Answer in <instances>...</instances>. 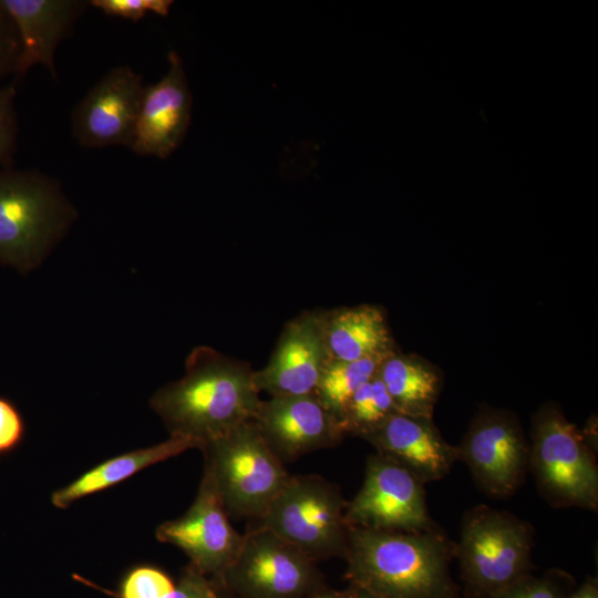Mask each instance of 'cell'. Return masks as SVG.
Wrapping results in <instances>:
<instances>
[{"label":"cell","mask_w":598,"mask_h":598,"mask_svg":"<svg viewBox=\"0 0 598 598\" xmlns=\"http://www.w3.org/2000/svg\"><path fill=\"white\" fill-rule=\"evenodd\" d=\"M27 423L18 405L0 395V457L16 452L24 442Z\"/></svg>","instance_id":"cell-26"},{"label":"cell","mask_w":598,"mask_h":598,"mask_svg":"<svg viewBox=\"0 0 598 598\" xmlns=\"http://www.w3.org/2000/svg\"><path fill=\"white\" fill-rule=\"evenodd\" d=\"M166 598H218V595L208 577L189 565Z\"/></svg>","instance_id":"cell-29"},{"label":"cell","mask_w":598,"mask_h":598,"mask_svg":"<svg viewBox=\"0 0 598 598\" xmlns=\"http://www.w3.org/2000/svg\"><path fill=\"white\" fill-rule=\"evenodd\" d=\"M388 355L327 362L313 394L336 422L352 395L378 373Z\"/></svg>","instance_id":"cell-21"},{"label":"cell","mask_w":598,"mask_h":598,"mask_svg":"<svg viewBox=\"0 0 598 598\" xmlns=\"http://www.w3.org/2000/svg\"><path fill=\"white\" fill-rule=\"evenodd\" d=\"M219 580L243 598H305L324 588L315 560L258 525Z\"/></svg>","instance_id":"cell-8"},{"label":"cell","mask_w":598,"mask_h":598,"mask_svg":"<svg viewBox=\"0 0 598 598\" xmlns=\"http://www.w3.org/2000/svg\"><path fill=\"white\" fill-rule=\"evenodd\" d=\"M456 448L477 487L493 498L512 496L529 471V441L508 410L482 409Z\"/></svg>","instance_id":"cell-9"},{"label":"cell","mask_w":598,"mask_h":598,"mask_svg":"<svg viewBox=\"0 0 598 598\" xmlns=\"http://www.w3.org/2000/svg\"><path fill=\"white\" fill-rule=\"evenodd\" d=\"M354 589L378 598H460L450 573L455 543L443 530L351 527L343 555Z\"/></svg>","instance_id":"cell-2"},{"label":"cell","mask_w":598,"mask_h":598,"mask_svg":"<svg viewBox=\"0 0 598 598\" xmlns=\"http://www.w3.org/2000/svg\"><path fill=\"white\" fill-rule=\"evenodd\" d=\"M251 421L282 463L332 447L343 439L336 420L313 393L261 400Z\"/></svg>","instance_id":"cell-13"},{"label":"cell","mask_w":598,"mask_h":598,"mask_svg":"<svg viewBox=\"0 0 598 598\" xmlns=\"http://www.w3.org/2000/svg\"><path fill=\"white\" fill-rule=\"evenodd\" d=\"M565 598H598L597 578H587L580 586L574 588Z\"/></svg>","instance_id":"cell-30"},{"label":"cell","mask_w":598,"mask_h":598,"mask_svg":"<svg viewBox=\"0 0 598 598\" xmlns=\"http://www.w3.org/2000/svg\"><path fill=\"white\" fill-rule=\"evenodd\" d=\"M228 516L212 482L203 474L189 508L182 516L158 525L155 536L158 542L179 548L190 566L206 577L220 579L244 538Z\"/></svg>","instance_id":"cell-11"},{"label":"cell","mask_w":598,"mask_h":598,"mask_svg":"<svg viewBox=\"0 0 598 598\" xmlns=\"http://www.w3.org/2000/svg\"><path fill=\"white\" fill-rule=\"evenodd\" d=\"M204 473L227 514L258 519L289 474L252 421L244 422L199 448Z\"/></svg>","instance_id":"cell-6"},{"label":"cell","mask_w":598,"mask_h":598,"mask_svg":"<svg viewBox=\"0 0 598 598\" xmlns=\"http://www.w3.org/2000/svg\"><path fill=\"white\" fill-rule=\"evenodd\" d=\"M305 598H358V596L357 590L350 586L346 590H330L323 588Z\"/></svg>","instance_id":"cell-31"},{"label":"cell","mask_w":598,"mask_h":598,"mask_svg":"<svg viewBox=\"0 0 598 598\" xmlns=\"http://www.w3.org/2000/svg\"><path fill=\"white\" fill-rule=\"evenodd\" d=\"M20 50L16 27L0 6V80L9 74H16Z\"/></svg>","instance_id":"cell-28"},{"label":"cell","mask_w":598,"mask_h":598,"mask_svg":"<svg viewBox=\"0 0 598 598\" xmlns=\"http://www.w3.org/2000/svg\"><path fill=\"white\" fill-rule=\"evenodd\" d=\"M346 506L340 489L326 478L290 475L256 520L315 561L343 557L349 532Z\"/></svg>","instance_id":"cell-7"},{"label":"cell","mask_w":598,"mask_h":598,"mask_svg":"<svg viewBox=\"0 0 598 598\" xmlns=\"http://www.w3.org/2000/svg\"><path fill=\"white\" fill-rule=\"evenodd\" d=\"M145 85L131 66L107 72L72 113V134L86 148L121 145L130 148Z\"/></svg>","instance_id":"cell-12"},{"label":"cell","mask_w":598,"mask_h":598,"mask_svg":"<svg viewBox=\"0 0 598 598\" xmlns=\"http://www.w3.org/2000/svg\"><path fill=\"white\" fill-rule=\"evenodd\" d=\"M76 210L53 178L0 169V264L21 274L38 267L63 238Z\"/></svg>","instance_id":"cell-3"},{"label":"cell","mask_w":598,"mask_h":598,"mask_svg":"<svg viewBox=\"0 0 598 598\" xmlns=\"http://www.w3.org/2000/svg\"><path fill=\"white\" fill-rule=\"evenodd\" d=\"M378 374L399 413L433 419L443 386L437 367L419 354L396 350L382 361Z\"/></svg>","instance_id":"cell-20"},{"label":"cell","mask_w":598,"mask_h":598,"mask_svg":"<svg viewBox=\"0 0 598 598\" xmlns=\"http://www.w3.org/2000/svg\"><path fill=\"white\" fill-rule=\"evenodd\" d=\"M529 471L555 507L598 508V465L587 435L547 402L532 417Z\"/></svg>","instance_id":"cell-5"},{"label":"cell","mask_w":598,"mask_h":598,"mask_svg":"<svg viewBox=\"0 0 598 598\" xmlns=\"http://www.w3.org/2000/svg\"><path fill=\"white\" fill-rule=\"evenodd\" d=\"M534 532L516 515L486 505L467 511L455 543L467 598H497L532 574Z\"/></svg>","instance_id":"cell-4"},{"label":"cell","mask_w":598,"mask_h":598,"mask_svg":"<svg viewBox=\"0 0 598 598\" xmlns=\"http://www.w3.org/2000/svg\"><path fill=\"white\" fill-rule=\"evenodd\" d=\"M90 6L112 17L138 21L152 12L162 17L168 14L172 0H91Z\"/></svg>","instance_id":"cell-27"},{"label":"cell","mask_w":598,"mask_h":598,"mask_svg":"<svg viewBox=\"0 0 598 598\" xmlns=\"http://www.w3.org/2000/svg\"><path fill=\"white\" fill-rule=\"evenodd\" d=\"M349 528L421 532L436 528L424 484L394 461L379 454L367 460L364 481L344 512Z\"/></svg>","instance_id":"cell-10"},{"label":"cell","mask_w":598,"mask_h":598,"mask_svg":"<svg viewBox=\"0 0 598 598\" xmlns=\"http://www.w3.org/2000/svg\"><path fill=\"white\" fill-rule=\"evenodd\" d=\"M328 361L321 313L305 311L286 323L255 383L270 396L312 394Z\"/></svg>","instance_id":"cell-14"},{"label":"cell","mask_w":598,"mask_h":598,"mask_svg":"<svg viewBox=\"0 0 598 598\" xmlns=\"http://www.w3.org/2000/svg\"><path fill=\"white\" fill-rule=\"evenodd\" d=\"M254 375L248 362L199 346L186 358L185 374L158 389L150 405L169 435L193 439L200 448L254 419L261 401Z\"/></svg>","instance_id":"cell-1"},{"label":"cell","mask_w":598,"mask_h":598,"mask_svg":"<svg viewBox=\"0 0 598 598\" xmlns=\"http://www.w3.org/2000/svg\"><path fill=\"white\" fill-rule=\"evenodd\" d=\"M355 590H357L358 598H378V597H375V596H373L371 594H368L365 591L358 590V589H355Z\"/></svg>","instance_id":"cell-32"},{"label":"cell","mask_w":598,"mask_h":598,"mask_svg":"<svg viewBox=\"0 0 598 598\" xmlns=\"http://www.w3.org/2000/svg\"><path fill=\"white\" fill-rule=\"evenodd\" d=\"M363 440L423 484L445 477L458 461L456 446L444 440L433 419L395 413Z\"/></svg>","instance_id":"cell-16"},{"label":"cell","mask_w":598,"mask_h":598,"mask_svg":"<svg viewBox=\"0 0 598 598\" xmlns=\"http://www.w3.org/2000/svg\"><path fill=\"white\" fill-rule=\"evenodd\" d=\"M575 588V579L560 569H550L540 577L526 575L497 598H565Z\"/></svg>","instance_id":"cell-24"},{"label":"cell","mask_w":598,"mask_h":598,"mask_svg":"<svg viewBox=\"0 0 598 598\" xmlns=\"http://www.w3.org/2000/svg\"><path fill=\"white\" fill-rule=\"evenodd\" d=\"M168 71L145 85L130 148L142 156L168 157L184 141L190 124L193 99L179 55L168 53Z\"/></svg>","instance_id":"cell-15"},{"label":"cell","mask_w":598,"mask_h":598,"mask_svg":"<svg viewBox=\"0 0 598 598\" xmlns=\"http://www.w3.org/2000/svg\"><path fill=\"white\" fill-rule=\"evenodd\" d=\"M189 448H198V443L186 436L169 435L168 440L162 443L109 458L54 491L50 498L51 504L65 509L84 497L113 487L142 470Z\"/></svg>","instance_id":"cell-19"},{"label":"cell","mask_w":598,"mask_h":598,"mask_svg":"<svg viewBox=\"0 0 598 598\" xmlns=\"http://www.w3.org/2000/svg\"><path fill=\"white\" fill-rule=\"evenodd\" d=\"M395 413L399 412L377 373L352 395L337 423L343 437L364 439Z\"/></svg>","instance_id":"cell-22"},{"label":"cell","mask_w":598,"mask_h":598,"mask_svg":"<svg viewBox=\"0 0 598 598\" xmlns=\"http://www.w3.org/2000/svg\"><path fill=\"white\" fill-rule=\"evenodd\" d=\"M329 360L357 361L396 351L382 308L373 305L320 311Z\"/></svg>","instance_id":"cell-18"},{"label":"cell","mask_w":598,"mask_h":598,"mask_svg":"<svg viewBox=\"0 0 598 598\" xmlns=\"http://www.w3.org/2000/svg\"><path fill=\"white\" fill-rule=\"evenodd\" d=\"M18 82L0 86V165L10 167L17 148L18 118L14 107Z\"/></svg>","instance_id":"cell-25"},{"label":"cell","mask_w":598,"mask_h":598,"mask_svg":"<svg viewBox=\"0 0 598 598\" xmlns=\"http://www.w3.org/2000/svg\"><path fill=\"white\" fill-rule=\"evenodd\" d=\"M218 598H220V597L218 596Z\"/></svg>","instance_id":"cell-33"},{"label":"cell","mask_w":598,"mask_h":598,"mask_svg":"<svg viewBox=\"0 0 598 598\" xmlns=\"http://www.w3.org/2000/svg\"><path fill=\"white\" fill-rule=\"evenodd\" d=\"M175 582L162 569L151 565H137L122 578L115 598H166Z\"/></svg>","instance_id":"cell-23"},{"label":"cell","mask_w":598,"mask_h":598,"mask_svg":"<svg viewBox=\"0 0 598 598\" xmlns=\"http://www.w3.org/2000/svg\"><path fill=\"white\" fill-rule=\"evenodd\" d=\"M12 20L20 41V56L14 81L18 83L35 64L45 66L56 78L54 54L87 6L79 0H0Z\"/></svg>","instance_id":"cell-17"}]
</instances>
